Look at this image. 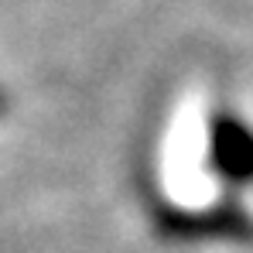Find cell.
Returning a JSON list of instances; mask_svg holds the SVG:
<instances>
[{
    "label": "cell",
    "mask_w": 253,
    "mask_h": 253,
    "mask_svg": "<svg viewBox=\"0 0 253 253\" xmlns=\"http://www.w3.org/2000/svg\"><path fill=\"white\" fill-rule=\"evenodd\" d=\"M212 168L229 181H253V133L233 117L212 124Z\"/></svg>",
    "instance_id": "cell-1"
},
{
    "label": "cell",
    "mask_w": 253,
    "mask_h": 253,
    "mask_svg": "<svg viewBox=\"0 0 253 253\" xmlns=\"http://www.w3.org/2000/svg\"><path fill=\"white\" fill-rule=\"evenodd\" d=\"M7 110V96H3V89H0V113Z\"/></svg>",
    "instance_id": "cell-2"
}]
</instances>
